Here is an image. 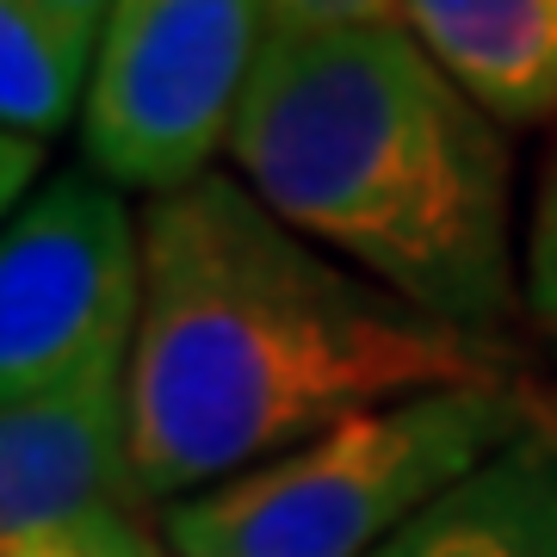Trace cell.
Returning <instances> with one entry per match:
<instances>
[{
    "instance_id": "1",
    "label": "cell",
    "mask_w": 557,
    "mask_h": 557,
    "mask_svg": "<svg viewBox=\"0 0 557 557\" xmlns=\"http://www.w3.org/2000/svg\"><path fill=\"white\" fill-rule=\"evenodd\" d=\"M490 347L322 255L236 174L143 211L131 465L143 502L205 496L335 421L490 379Z\"/></svg>"
},
{
    "instance_id": "2",
    "label": "cell",
    "mask_w": 557,
    "mask_h": 557,
    "mask_svg": "<svg viewBox=\"0 0 557 557\" xmlns=\"http://www.w3.org/2000/svg\"><path fill=\"white\" fill-rule=\"evenodd\" d=\"M230 168L322 255L490 341L515 310V156L397 20L273 25Z\"/></svg>"
},
{
    "instance_id": "3",
    "label": "cell",
    "mask_w": 557,
    "mask_h": 557,
    "mask_svg": "<svg viewBox=\"0 0 557 557\" xmlns=\"http://www.w3.org/2000/svg\"><path fill=\"white\" fill-rule=\"evenodd\" d=\"M533 428L539 409L502 372L440 384L168 508L161 539L174 557H372Z\"/></svg>"
},
{
    "instance_id": "4",
    "label": "cell",
    "mask_w": 557,
    "mask_h": 557,
    "mask_svg": "<svg viewBox=\"0 0 557 557\" xmlns=\"http://www.w3.org/2000/svg\"><path fill=\"white\" fill-rule=\"evenodd\" d=\"M273 25L278 0H112L81 112L87 168L149 199L218 174Z\"/></svg>"
},
{
    "instance_id": "5",
    "label": "cell",
    "mask_w": 557,
    "mask_h": 557,
    "mask_svg": "<svg viewBox=\"0 0 557 557\" xmlns=\"http://www.w3.org/2000/svg\"><path fill=\"white\" fill-rule=\"evenodd\" d=\"M143 317V218L106 174L57 168L0 242V397H32L131 359Z\"/></svg>"
},
{
    "instance_id": "6",
    "label": "cell",
    "mask_w": 557,
    "mask_h": 557,
    "mask_svg": "<svg viewBox=\"0 0 557 557\" xmlns=\"http://www.w3.org/2000/svg\"><path fill=\"white\" fill-rule=\"evenodd\" d=\"M131 465V359L0 409V557H168Z\"/></svg>"
},
{
    "instance_id": "7",
    "label": "cell",
    "mask_w": 557,
    "mask_h": 557,
    "mask_svg": "<svg viewBox=\"0 0 557 557\" xmlns=\"http://www.w3.org/2000/svg\"><path fill=\"white\" fill-rule=\"evenodd\" d=\"M397 25L502 131L557 119V0H397Z\"/></svg>"
},
{
    "instance_id": "8",
    "label": "cell",
    "mask_w": 557,
    "mask_h": 557,
    "mask_svg": "<svg viewBox=\"0 0 557 557\" xmlns=\"http://www.w3.org/2000/svg\"><path fill=\"white\" fill-rule=\"evenodd\" d=\"M372 557H557V434L515 440Z\"/></svg>"
},
{
    "instance_id": "9",
    "label": "cell",
    "mask_w": 557,
    "mask_h": 557,
    "mask_svg": "<svg viewBox=\"0 0 557 557\" xmlns=\"http://www.w3.org/2000/svg\"><path fill=\"white\" fill-rule=\"evenodd\" d=\"M100 44L69 32L57 13H44L38 0H0V199L20 211L38 180L50 143L87 112Z\"/></svg>"
},
{
    "instance_id": "10",
    "label": "cell",
    "mask_w": 557,
    "mask_h": 557,
    "mask_svg": "<svg viewBox=\"0 0 557 557\" xmlns=\"http://www.w3.org/2000/svg\"><path fill=\"white\" fill-rule=\"evenodd\" d=\"M520 285H527V310L552 335L557 347V149L539 174L533 218H527V248H520Z\"/></svg>"
},
{
    "instance_id": "11",
    "label": "cell",
    "mask_w": 557,
    "mask_h": 557,
    "mask_svg": "<svg viewBox=\"0 0 557 557\" xmlns=\"http://www.w3.org/2000/svg\"><path fill=\"white\" fill-rule=\"evenodd\" d=\"M397 20V0H278V25H379Z\"/></svg>"
},
{
    "instance_id": "12",
    "label": "cell",
    "mask_w": 557,
    "mask_h": 557,
    "mask_svg": "<svg viewBox=\"0 0 557 557\" xmlns=\"http://www.w3.org/2000/svg\"><path fill=\"white\" fill-rule=\"evenodd\" d=\"M44 13H57L69 32H81V38H94L100 44V32H106V13H112V0H38Z\"/></svg>"
},
{
    "instance_id": "13",
    "label": "cell",
    "mask_w": 557,
    "mask_h": 557,
    "mask_svg": "<svg viewBox=\"0 0 557 557\" xmlns=\"http://www.w3.org/2000/svg\"><path fill=\"white\" fill-rule=\"evenodd\" d=\"M168 557H174V552H168Z\"/></svg>"
}]
</instances>
